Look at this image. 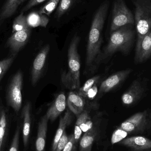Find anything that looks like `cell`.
<instances>
[{
	"label": "cell",
	"mask_w": 151,
	"mask_h": 151,
	"mask_svg": "<svg viewBox=\"0 0 151 151\" xmlns=\"http://www.w3.org/2000/svg\"><path fill=\"white\" fill-rule=\"evenodd\" d=\"M0 112H1V111H0Z\"/></svg>",
	"instance_id": "obj_36"
},
{
	"label": "cell",
	"mask_w": 151,
	"mask_h": 151,
	"mask_svg": "<svg viewBox=\"0 0 151 151\" xmlns=\"http://www.w3.org/2000/svg\"><path fill=\"white\" fill-rule=\"evenodd\" d=\"M144 91V88L141 82L137 79L135 80L128 90L122 95V103L127 106L134 104L141 98Z\"/></svg>",
	"instance_id": "obj_11"
},
{
	"label": "cell",
	"mask_w": 151,
	"mask_h": 151,
	"mask_svg": "<svg viewBox=\"0 0 151 151\" xmlns=\"http://www.w3.org/2000/svg\"><path fill=\"white\" fill-rule=\"evenodd\" d=\"M22 84L23 75L22 72L19 71L12 79L8 88L7 96L8 104L17 113L19 111L22 106Z\"/></svg>",
	"instance_id": "obj_6"
},
{
	"label": "cell",
	"mask_w": 151,
	"mask_h": 151,
	"mask_svg": "<svg viewBox=\"0 0 151 151\" xmlns=\"http://www.w3.org/2000/svg\"><path fill=\"white\" fill-rule=\"evenodd\" d=\"M80 38L75 35L73 38L68 49V72H64L62 75V81L64 85L70 90L78 89L80 87V57L77 47Z\"/></svg>",
	"instance_id": "obj_3"
},
{
	"label": "cell",
	"mask_w": 151,
	"mask_h": 151,
	"mask_svg": "<svg viewBox=\"0 0 151 151\" xmlns=\"http://www.w3.org/2000/svg\"><path fill=\"white\" fill-rule=\"evenodd\" d=\"M48 121V119L45 115L41 118L39 122L35 142L36 151H45Z\"/></svg>",
	"instance_id": "obj_16"
},
{
	"label": "cell",
	"mask_w": 151,
	"mask_h": 151,
	"mask_svg": "<svg viewBox=\"0 0 151 151\" xmlns=\"http://www.w3.org/2000/svg\"><path fill=\"white\" fill-rule=\"evenodd\" d=\"M76 144L74 134H73L69 136V141L63 151H75Z\"/></svg>",
	"instance_id": "obj_32"
},
{
	"label": "cell",
	"mask_w": 151,
	"mask_h": 151,
	"mask_svg": "<svg viewBox=\"0 0 151 151\" xmlns=\"http://www.w3.org/2000/svg\"><path fill=\"white\" fill-rule=\"evenodd\" d=\"M109 3H104L97 10L92 21L89 34L86 65L90 67L99 58L102 42V32L108 12Z\"/></svg>",
	"instance_id": "obj_1"
},
{
	"label": "cell",
	"mask_w": 151,
	"mask_h": 151,
	"mask_svg": "<svg viewBox=\"0 0 151 151\" xmlns=\"http://www.w3.org/2000/svg\"><path fill=\"white\" fill-rule=\"evenodd\" d=\"M134 6L137 43L151 31V0H132Z\"/></svg>",
	"instance_id": "obj_4"
},
{
	"label": "cell",
	"mask_w": 151,
	"mask_h": 151,
	"mask_svg": "<svg viewBox=\"0 0 151 151\" xmlns=\"http://www.w3.org/2000/svg\"><path fill=\"white\" fill-rule=\"evenodd\" d=\"M69 141V137L66 134V132H64L63 134L60 138L58 144L55 151H63L65 148Z\"/></svg>",
	"instance_id": "obj_31"
},
{
	"label": "cell",
	"mask_w": 151,
	"mask_h": 151,
	"mask_svg": "<svg viewBox=\"0 0 151 151\" xmlns=\"http://www.w3.org/2000/svg\"><path fill=\"white\" fill-rule=\"evenodd\" d=\"M22 116L23 118L22 137L23 144L26 149L29 143L31 132V104L29 102L27 103L24 106L22 110Z\"/></svg>",
	"instance_id": "obj_15"
},
{
	"label": "cell",
	"mask_w": 151,
	"mask_h": 151,
	"mask_svg": "<svg viewBox=\"0 0 151 151\" xmlns=\"http://www.w3.org/2000/svg\"><path fill=\"white\" fill-rule=\"evenodd\" d=\"M147 111L140 112L131 116L122 123L119 127L128 134L142 133L147 124Z\"/></svg>",
	"instance_id": "obj_7"
},
{
	"label": "cell",
	"mask_w": 151,
	"mask_h": 151,
	"mask_svg": "<svg viewBox=\"0 0 151 151\" xmlns=\"http://www.w3.org/2000/svg\"><path fill=\"white\" fill-rule=\"evenodd\" d=\"M67 104L71 111L79 115L84 111L85 101L83 98L74 91L69 93L67 99Z\"/></svg>",
	"instance_id": "obj_17"
},
{
	"label": "cell",
	"mask_w": 151,
	"mask_h": 151,
	"mask_svg": "<svg viewBox=\"0 0 151 151\" xmlns=\"http://www.w3.org/2000/svg\"><path fill=\"white\" fill-rule=\"evenodd\" d=\"M82 133V131L81 130V128L78 126L75 125V127H74V133L73 134H74V138L76 143L78 142L81 137Z\"/></svg>",
	"instance_id": "obj_35"
},
{
	"label": "cell",
	"mask_w": 151,
	"mask_h": 151,
	"mask_svg": "<svg viewBox=\"0 0 151 151\" xmlns=\"http://www.w3.org/2000/svg\"><path fill=\"white\" fill-rule=\"evenodd\" d=\"M21 127L18 125L16 128L14 136L12 138L11 144L9 148V151H19V136H20Z\"/></svg>",
	"instance_id": "obj_30"
},
{
	"label": "cell",
	"mask_w": 151,
	"mask_h": 151,
	"mask_svg": "<svg viewBox=\"0 0 151 151\" xmlns=\"http://www.w3.org/2000/svg\"><path fill=\"white\" fill-rule=\"evenodd\" d=\"M27 24L30 27H46L48 24L49 19L45 15L40 14L39 12H33L27 17Z\"/></svg>",
	"instance_id": "obj_21"
},
{
	"label": "cell",
	"mask_w": 151,
	"mask_h": 151,
	"mask_svg": "<svg viewBox=\"0 0 151 151\" xmlns=\"http://www.w3.org/2000/svg\"><path fill=\"white\" fill-rule=\"evenodd\" d=\"M73 115L71 113L69 110L65 112L64 115L61 117L59 121V126L57 130L55 136L54 138L52 146V151H55L57 146L60 138L65 132V129L69 126L72 121Z\"/></svg>",
	"instance_id": "obj_18"
},
{
	"label": "cell",
	"mask_w": 151,
	"mask_h": 151,
	"mask_svg": "<svg viewBox=\"0 0 151 151\" xmlns=\"http://www.w3.org/2000/svg\"><path fill=\"white\" fill-rule=\"evenodd\" d=\"M128 134L125 130L120 128H118L114 130L111 137V143L114 145L117 143L126 138Z\"/></svg>",
	"instance_id": "obj_29"
},
{
	"label": "cell",
	"mask_w": 151,
	"mask_h": 151,
	"mask_svg": "<svg viewBox=\"0 0 151 151\" xmlns=\"http://www.w3.org/2000/svg\"><path fill=\"white\" fill-rule=\"evenodd\" d=\"M73 1V0H60L56 12V17L58 19L60 18L68 11L72 5Z\"/></svg>",
	"instance_id": "obj_27"
},
{
	"label": "cell",
	"mask_w": 151,
	"mask_h": 151,
	"mask_svg": "<svg viewBox=\"0 0 151 151\" xmlns=\"http://www.w3.org/2000/svg\"><path fill=\"white\" fill-rule=\"evenodd\" d=\"M97 134V130L95 127L85 133L80 141V151H91Z\"/></svg>",
	"instance_id": "obj_20"
},
{
	"label": "cell",
	"mask_w": 151,
	"mask_h": 151,
	"mask_svg": "<svg viewBox=\"0 0 151 151\" xmlns=\"http://www.w3.org/2000/svg\"><path fill=\"white\" fill-rule=\"evenodd\" d=\"M31 28L27 24V17L21 12L15 19L12 24V33Z\"/></svg>",
	"instance_id": "obj_24"
},
{
	"label": "cell",
	"mask_w": 151,
	"mask_h": 151,
	"mask_svg": "<svg viewBox=\"0 0 151 151\" xmlns=\"http://www.w3.org/2000/svg\"><path fill=\"white\" fill-rule=\"evenodd\" d=\"M151 56V31L143 37L141 41L136 43L135 62L141 63Z\"/></svg>",
	"instance_id": "obj_13"
},
{
	"label": "cell",
	"mask_w": 151,
	"mask_h": 151,
	"mask_svg": "<svg viewBox=\"0 0 151 151\" xmlns=\"http://www.w3.org/2000/svg\"><path fill=\"white\" fill-rule=\"evenodd\" d=\"M0 111V151H3L8 131V120L5 111L2 109Z\"/></svg>",
	"instance_id": "obj_23"
},
{
	"label": "cell",
	"mask_w": 151,
	"mask_h": 151,
	"mask_svg": "<svg viewBox=\"0 0 151 151\" xmlns=\"http://www.w3.org/2000/svg\"><path fill=\"white\" fill-rule=\"evenodd\" d=\"M50 49L49 45H46L39 52L34 61L32 71V83L33 85L38 82L41 76Z\"/></svg>",
	"instance_id": "obj_12"
},
{
	"label": "cell",
	"mask_w": 151,
	"mask_h": 151,
	"mask_svg": "<svg viewBox=\"0 0 151 151\" xmlns=\"http://www.w3.org/2000/svg\"><path fill=\"white\" fill-rule=\"evenodd\" d=\"M119 144L130 151H151V140L142 136L127 137Z\"/></svg>",
	"instance_id": "obj_8"
},
{
	"label": "cell",
	"mask_w": 151,
	"mask_h": 151,
	"mask_svg": "<svg viewBox=\"0 0 151 151\" xmlns=\"http://www.w3.org/2000/svg\"><path fill=\"white\" fill-rule=\"evenodd\" d=\"M31 34V28L13 33L9 38L7 45L10 49L12 55H15L26 45Z\"/></svg>",
	"instance_id": "obj_10"
},
{
	"label": "cell",
	"mask_w": 151,
	"mask_h": 151,
	"mask_svg": "<svg viewBox=\"0 0 151 151\" xmlns=\"http://www.w3.org/2000/svg\"><path fill=\"white\" fill-rule=\"evenodd\" d=\"M134 26L127 25L111 32L105 49L104 55L106 57L112 55L117 52H122L124 55L129 53L135 35Z\"/></svg>",
	"instance_id": "obj_2"
},
{
	"label": "cell",
	"mask_w": 151,
	"mask_h": 151,
	"mask_svg": "<svg viewBox=\"0 0 151 151\" xmlns=\"http://www.w3.org/2000/svg\"><path fill=\"white\" fill-rule=\"evenodd\" d=\"M99 77V76H96L88 79L83 86L79 88L78 94L83 98L86 97L88 91L95 83H97Z\"/></svg>",
	"instance_id": "obj_25"
},
{
	"label": "cell",
	"mask_w": 151,
	"mask_h": 151,
	"mask_svg": "<svg viewBox=\"0 0 151 151\" xmlns=\"http://www.w3.org/2000/svg\"><path fill=\"white\" fill-rule=\"evenodd\" d=\"M15 55L0 61V81L9 69L15 59Z\"/></svg>",
	"instance_id": "obj_28"
},
{
	"label": "cell",
	"mask_w": 151,
	"mask_h": 151,
	"mask_svg": "<svg viewBox=\"0 0 151 151\" xmlns=\"http://www.w3.org/2000/svg\"><path fill=\"white\" fill-rule=\"evenodd\" d=\"M46 1L47 0H30L27 4L23 8L22 12L24 13L25 12L29 10L31 8L35 7L36 5H38V4H40Z\"/></svg>",
	"instance_id": "obj_33"
},
{
	"label": "cell",
	"mask_w": 151,
	"mask_h": 151,
	"mask_svg": "<svg viewBox=\"0 0 151 151\" xmlns=\"http://www.w3.org/2000/svg\"><path fill=\"white\" fill-rule=\"evenodd\" d=\"M132 72L131 69H127L118 72L109 76L101 83L99 92L106 93L112 90L122 83Z\"/></svg>",
	"instance_id": "obj_9"
},
{
	"label": "cell",
	"mask_w": 151,
	"mask_h": 151,
	"mask_svg": "<svg viewBox=\"0 0 151 151\" xmlns=\"http://www.w3.org/2000/svg\"><path fill=\"white\" fill-rule=\"evenodd\" d=\"M26 0H7L0 12V24L12 16Z\"/></svg>",
	"instance_id": "obj_19"
},
{
	"label": "cell",
	"mask_w": 151,
	"mask_h": 151,
	"mask_svg": "<svg viewBox=\"0 0 151 151\" xmlns=\"http://www.w3.org/2000/svg\"><path fill=\"white\" fill-rule=\"evenodd\" d=\"M129 24L134 25V14L129 9L124 0H115L113 6L110 29L111 32Z\"/></svg>",
	"instance_id": "obj_5"
},
{
	"label": "cell",
	"mask_w": 151,
	"mask_h": 151,
	"mask_svg": "<svg viewBox=\"0 0 151 151\" xmlns=\"http://www.w3.org/2000/svg\"><path fill=\"white\" fill-rule=\"evenodd\" d=\"M60 1V0H49L38 12L41 15L50 16L55 9Z\"/></svg>",
	"instance_id": "obj_26"
},
{
	"label": "cell",
	"mask_w": 151,
	"mask_h": 151,
	"mask_svg": "<svg viewBox=\"0 0 151 151\" xmlns=\"http://www.w3.org/2000/svg\"><path fill=\"white\" fill-rule=\"evenodd\" d=\"M96 83H95L90 89L87 93V97L89 99H92L95 98L98 92L97 86Z\"/></svg>",
	"instance_id": "obj_34"
},
{
	"label": "cell",
	"mask_w": 151,
	"mask_h": 151,
	"mask_svg": "<svg viewBox=\"0 0 151 151\" xmlns=\"http://www.w3.org/2000/svg\"><path fill=\"white\" fill-rule=\"evenodd\" d=\"M66 105V97L63 93H61L58 96L47 111L46 115L49 120L51 122L55 120L65 110Z\"/></svg>",
	"instance_id": "obj_14"
},
{
	"label": "cell",
	"mask_w": 151,
	"mask_h": 151,
	"mask_svg": "<svg viewBox=\"0 0 151 151\" xmlns=\"http://www.w3.org/2000/svg\"><path fill=\"white\" fill-rule=\"evenodd\" d=\"M75 125L81 128L82 131L84 133L92 129L93 123L88 112L83 111L80 115H78Z\"/></svg>",
	"instance_id": "obj_22"
}]
</instances>
